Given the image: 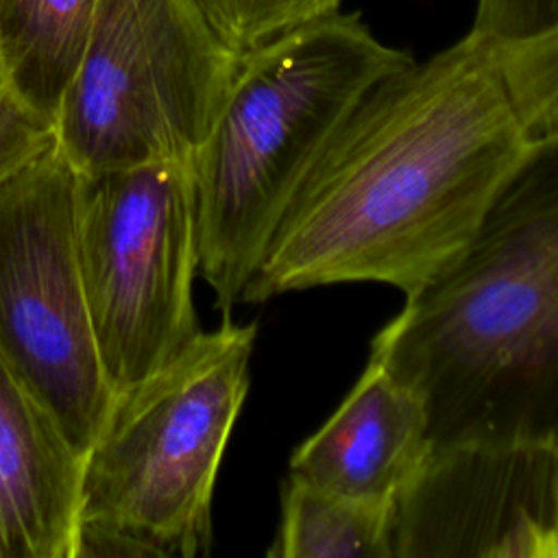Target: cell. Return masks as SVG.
I'll use <instances>...</instances> for the list:
<instances>
[{
	"label": "cell",
	"instance_id": "6da1fadb",
	"mask_svg": "<svg viewBox=\"0 0 558 558\" xmlns=\"http://www.w3.org/2000/svg\"><path fill=\"white\" fill-rule=\"evenodd\" d=\"M554 140L558 26L525 37L471 28L357 102L288 205L240 303L355 281L410 294Z\"/></svg>",
	"mask_w": 558,
	"mask_h": 558
},
{
	"label": "cell",
	"instance_id": "7a4b0ae2",
	"mask_svg": "<svg viewBox=\"0 0 558 558\" xmlns=\"http://www.w3.org/2000/svg\"><path fill=\"white\" fill-rule=\"evenodd\" d=\"M371 357L421 399L432 453L558 449V140L405 294Z\"/></svg>",
	"mask_w": 558,
	"mask_h": 558
},
{
	"label": "cell",
	"instance_id": "3957f363",
	"mask_svg": "<svg viewBox=\"0 0 558 558\" xmlns=\"http://www.w3.org/2000/svg\"><path fill=\"white\" fill-rule=\"evenodd\" d=\"M405 50L360 13H327L238 54L220 113L194 155L198 275L229 314L294 194L357 107Z\"/></svg>",
	"mask_w": 558,
	"mask_h": 558
},
{
	"label": "cell",
	"instance_id": "277c9868",
	"mask_svg": "<svg viewBox=\"0 0 558 558\" xmlns=\"http://www.w3.org/2000/svg\"><path fill=\"white\" fill-rule=\"evenodd\" d=\"M257 323L203 331L118 392L83 456L76 558H196L211 547V497L251 384Z\"/></svg>",
	"mask_w": 558,
	"mask_h": 558
},
{
	"label": "cell",
	"instance_id": "5b68a950",
	"mask_svg": "<svg viewBox=\"0 0 558 558\" xmlns=\"http://www.w3.org/2000/svg\"><path fill=\"white\" fill-rule=\"evenodd\" d=\"M238 52L194 0H96L52 137L78 172L192 163L231 87Z\"/></svg>",
	"mask_w": 558,
	"mask_h": 558
},
{
	"label": "cell",
	"instance_id": "8992f818",
	"mask_svg": "<svg viewBox=\"0 0 558 558\" xmlns=\"http://www.w3.org/2000/svg\"><path fill=\"white\" fill-rule=\"evenodd\" d=\"M76 238L96 351L116 397L201 333L190 163L78 172Z\"/></svg>",
	"mask_w": 558,
	"mask_h": 558
},
{
	"label": "cell",
	"instance_id": "52a82bcc",
	"mask_svg": "<svg viewBox=\"0 0 558 558\" xmlns=\"http://www.w3.org/2000/svg\"><path fill=\"white\" fill-rule=\"evenodd\" d=\"M78 170L54 137L0 179V353L85 456L113 390L83 290Z\"/></svg>",
	"mask_w": 558,
	"mask_h": 558
},
{
	"label": "cell",
	"instance_id": "ba28073f",
	"mask_svg": "<svg viewBox=\"0 0 558 558\" xmlns=\"http://www.w3.org/2000/svg\"><path fill=\"white\" fill-rule=\"evenodd\" d=\"M558 449L458 447L432 453L395 504V558H549Z\"/></svg>",
	"mask_w": 558,
	"mask_h": 558
},
{
	"label": "cell",
	"instance_id": "9c48e42d",
	"mask_svg": "<svg viewBox=\"0 0 558 558\" xmlns=\"http://www.w3.org/2000/svg\"><path fill=\"white\" fill-rule=\"evenodd\" d=\"M429 453L421 399L368 357L333 414L292 451L288 475L351 499L395 506Z\"/></svg>",
	"mask_w": 558,
	"mask_h": 558
},
{
	"label": "cell",
	"instance_id": "30bf717a",
	"mask_svg": "<svg viewBox=\"0 0 558 558\" xmlns=\"http://www.w3.org/2000/svg\"><path fill=\"white\" fill-rule=\"evenodd\" d=\"M83 453L0 353V558H76Z\"/></svg>",
	"mask_w": 558,
	"mask_h": 558
},
{
	"label": "cell",
	"instance_id": "8fae6325",
	"mask_svg": "<svg viewBox=\"0 0 558 558\" xmlns=\"http://www.w3.org/2000/svg\"><path fill=\"white\" fill-rule=\"evenodd\" d=\"M96 0H0L7 94L50 129L83 59Z\"/></svg>",
	"mask_w": 558,
	"mask_h": 558
},
{
	"label": "cell",
	"instance_id": "7c38bea8",
	"mask_svg": "<svg viewBox=\"0 0 558 558\" xmlns=\"http://www.w3.org/2000/svg\"><path fill=\"white\" fill-rule=\"evenodd\" d=\"M395 506L351 499L288 475L270 558H395Z\"/></svg>",
	"mask_w": 558,
	"mask_h": 558
},
{
	"label": "cell",
	"instance_id": "4fadbf2b",
	"mask_svg": "<svg viewBox=\"0 0 558 558\" xmlns=\"http://www.w3.org/2000/svg\"><path fill=\"white\" fill-rule=\"evenodd\" d=\"M342 0H194L211 31L242 54L310 20L333 13Z\"/></svg>",
	"mask_w": 558,
	"mask_h": 558
},
{
	"label": "cell",
	"instance_id": "5bb4252c",
	"mask_svg": "<svg viewBox=\"0 0 558 558\" xmlns=\"http://www.w3.org/2000/svg\"><path fill=\"white\" fill-rule=\"evenodd\" d=\"M558 26V0H477L473 31L525 37Z\"/></svg>",
	"mask_w": 558,
	"mask_h": 558
},
{
	"label": "cell",
	"instance_id": "9a60e30c",
	"mask_svg": "<svg viewBox=\"0 0 558 558\" xmlns=\"http://www.w3.org/2000/svg\"><path fill=\"white\" fill-rule=\"evenodd\" d=\"M52 142V129L13 100L0 94V179Z\"/></svg>",
	"mask_w": 558,
	"mask_h": 558
},
{
	"label": "cell",
	"instance_id": "2e32d148",
	"mask_svg": "<svg viewBox=\"0 0 558 558\" xmlns=\"http://www.w3.org/2000/svg\"><path fill=\"white\" fill-rule=\"evenodd\" d=\"M549 558H558V484H556V506H554V525L549 538Z\"/></svg>",
	"mask_w": 558,
	"mask_h": 558
},
{
	"label": "cell",
	"instance_id": "e0dca14e",
	"mask_svg": "<svg viewBox=\"0 0 558 558\" xmlns=\"http://www.w3.org/2000/svg\"><path fill=\"white\" fill-rule=\"evenodd\" d=\"M4 76H2V70H0V94H4Z\"/></svg>",
	"mask_w": 558,
	"mask_h": 558
}]
</instances>
